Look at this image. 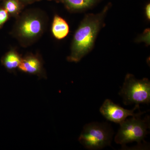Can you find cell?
<instances>
[{
	"instance_id": "cell-11",
	"label": "cell",
	"mask_w": 150,
	"mask_h": 150,
	"mask_svg": "<svg viewBox=\"0 0 150 150\" xmlns=\"http://www.w3.org/2000/svg\"><path fill=\"white\" fill-rule=\"evenodd\" d=\"M5 9L11 14H16L20 9V6L17 0H7L4 5Z\"/></svg>"
},
{
	"instance_id": "cell-8",
	"label": "cell",
	"mask_w": 150,
	"mask_h": 150,
	"mask_svg": "<svg viewBox=\"0 0 150 150\" xmlns=\"http://www.w3.org/2000/svg\"><path fill=\"white\" fill-rule=\"evenodd\" d=\"M64 4L69 10L82 12L94 6L100 0H56Z\"/></svg>"
},
{
	"instance_id": "cell-2",
	"label": "cell",
	"mask_w": 150,
	"mask_h": 150,
	"mask_svg": "<svg viewBox=\"0 0 150 150\" xmlns=\"http://www.w3.org/2000/svg\"><path fill=\"white\" fill-rule=\"evenodd\" d=\"M146 112L144 111L131 118H127L119 124L120 128L114 139L116 144L123 148L128 143L137 142L138 149L147 148L145 139L149 133L148 129H150V116L147 115L142 118V115Z\"/></svg>"
},
{
	"instance_id": "cell-13",
	"label": "cell",
	"mask_w": 150,
	"mask_h": 150,
	"mask_svg": "<svg viewBox=\"0 0 150 150\" xmlns=\"http://www.w3.org/2000/svg\"><path fill=\"white\" fill-rule=\"evenodd\" d=\"M8 18V12L5 9H0V28L5 23Z\"/></svg>"
},
{
	"instance_id": "cell-3",
	"label": "cell",
	"mask_w": 150,
	"mask_h": 150,
	"mask_svg": "<svg viewBox=\"0 0 150 150\" xmlns=\"http://www.w3.org/2000/svg\"><path fill=\"white\" fill-rule=\"evenodd\" d=\"M113 135L114 131L109 123L91 122L84 126L79 141L87 149H101L111 146Z\"/></svg>"
},
{
	"instance_id": "cell-14",
	"label": "cell",
	"mask_w": 150,
	"mask_h": 150,
	"mask_svg": "<svg viewBox=\"0 0 150 150\" xmlns=\"http://www.w3.org/2000/svg\"><path fill=\"white\" fill-rule=\"evenodd\" d=\"M145 14L146 18L149 21L150 20V4H148L145 8Z\"/></svg>"
},
{
	"instance_id": "cell-10",
	"label": "cell",
	"mask_w": 150,
	"mask_h": 150,
	"mask_svg": "<svg viewBox=\"0 0 150 150\" xmlns=\"http://www.w3.org/2000/svg\"><path fill=\"white\" fill-rule=\"evenodd\" d=\"M22 58L15 51H11L6 54L2 59V63L4 67L10 71H14L18 67Z\"/></svg>"
},
{
	"instance_id": "cell-5",
	"label": "cell",
	"mask_w": 150,
	"mask_h": 150,
	"mask_svg": "<svg viewBox=\"0 0 150 150\" xmlns=\"http://www.w3.org/2000/svg\"><path fill=\"white\" fill-rule=\"evenodd\" d=\"M139 109V105H135L132 110H128L115 104L110 100L107 99L103 103L99 110L108 121L120 124L129 116H136L142 113L143 112L140 110L135 113L136 110Z\"/></svg>"
},
{
	"instance_id": "cell-12",
	"label": "cell",
	"mask_w": 150,
	"mask_h": 150,
	"mask_svg": "<svg viewBox=\"0 0 150 150\" xmlns=\"http://www.w3.org/2000/svg\"><path fill=\"white\" fill-rule=\"evenodd\" d=\"M135 42L137 43H144L147 46L150 45V29L146 28L142 34L138 35L136 39Z\"/></svg>"
},
{
	"instance_id": "cell-9",
	"label": "cell",
	"mask_w": 150,
	"mask_h": 150,
	"mask_svg": "<svg viewBox=\"0 0 150 150\" xmlns=\"http://www.w3.org/2000/svg\"><path fill=\"white\" fill-rule=\"evenodd\" d=\"M52 34L58 40L67 37L69 32V27L66 21L58 15H55L52 25Z\"/></svg>"
},
{
	"instance_id": "cell-4",
	"label": "cell",
	"mask_w": 150,
	"mask_h": 150,
	"mask_svg": "<svg viewBox=\"0 0 150 150\" xmlns=\"http://www.w3.org/2000/svg\"><path fill=\"white\" fill-rule=\"evenodd\" d=\"M118 94L123 98L125 105L149 104L150 81L148 78L138 79L132 74H127Z\"/></svg>"
},
{
	"instance_id": "cell-15",
	"label": "cell",
	"mask_w": 150,
	"mask_h": 150,
	"mask_svg": "<svg viewBox=\"0 0 150 150\" xmlns=\"http://www.w3.org/2000/svg\"><path fill=\"white\" fill-rule=\"evenodd\" d=\"M22 1H30V0H22Z\"/></svg>"
},
{
	"instance_id": "cell-7",
	"label": "cell",
	"mask_w": 150,
	"mask_h": 150,
	"mask_svg": "<svg viewBox=\"0 0 150 150\" xmlns=\"http://www.w3.org/2000/svg\"><path fill=\"white\" fill-rule=\"evenodd\" d=\"M18 68L23 72L37 75L40 78H46L42 61L38 56L28 55L22 59Z\"/></svg>"
},
{
	"instance_id": "cell-1",
	"label": "cell",
	"mask_w": 150,
	"mask_h": 150,
	"mask_svg": "<svg viewBox=\"0 0 150 150\" xmlns=\"http://www.w3.org/2000/svg\"><path fill=\"white\" fill-rule=\"evenodd\" d=\"M110 7L108 4L98 13H88L84 16L73 37L68 62L78 63L93 50Z\"/></svg>"
},
{
	"instance_id": "cell-6",
	"label": "cell",
	"mask_w": 150,
	"mask_h": 150,
	"mask_svg": "<svg viewBox=\"0 0 150 150\" xmlns=\"http://www.w3.org/2000/svg\"><path fill=\"white\" fill-rule=\"evenodd\" d=\"M43 22L38 16L29 15L23 18L18 27V34L27 40L37 37L43 31Z\"/></svg>"
}]
</instances>
